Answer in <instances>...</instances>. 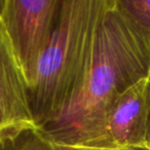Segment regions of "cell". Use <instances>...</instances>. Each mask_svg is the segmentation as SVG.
<instances>
[{
  "instance_id": "obj_4",
  "label": "cell",
  "mask_w": 150,
  "mask_h": 150,
  "mask_svg": "<svg viewBox=\"0 0 150 150\" xmlns=\"http://www.w3.org/2000/svg\"><path fill=\"white\" fill-rule=\"evenodd\" d=\"M149 77L139 80L113 102L99 136L86 146L109 149H147Z\"/></svg>"
},
{
  "instance_id": "obj_2",
  "label": "cell",
  "mask_w": 150,
  "mask_h": 150,
  "mask_svg": "<svg viewBox=\"0 0 150 150\" xmlns=\"http://www.w3.org/2000/svg\"><path fill=\"white\" fill-rule=\"evenodd\" d=\"M108 0H63L60 19L38 62L28 100L36 127L58 115L83 75L97 23Z\"/></svg>"
},
{
  "instance_id": "obj_5",
  "label": "cell",
  "mask_w": 150,
  "mask_h": 150,
  "mask_svg": "<svg viewBox=\"0 0 150 150\" xmlns=\"http://www.w3.org/2000/svg\"><path fill=\"white\" fill-rule=\"evenodd\" d=\"M34 127L27 82L0 20V144Z\"/></svg>"
},
{
  "instance_id": "obj_7",
  "label": "cell",
  "mask_w": 150,
  "mask_h": 150,
  "mask_svg": "<svg viewBox=\"0 0 150 150\" xmlns=\"http://www.w3.org/2000/svg\"><path fill=\"white\" fill-rule=\"evenodd\" d=\"M116 4L150 40V0H116Z\"/></svg>"
},
{
  "instance_id": "obj_3",
  "label": "cell",
  "mask_w": 150,
  "mask_h": 150,
  "mask_svg": "<svg viewBox=\"0 0 150 150\" xmlns=\"http://www.w3.org/2000/svg\"><path fill=\"white\" fill-rule=\"evenodd\" d=\"M63 0H0V20L20 64L28 90L38 62L58 25Z\"/></svg>"
},
{
  "instance_id": "obj_1",
  "label": "cell",
  "mask_w": 150,
  "mask_h": 150,
  "mask_svg": "<svg viewBox=\"0 0 150 150\" xmlns=\"http://www.w3.org/2000/svg\"><path fill=\"white\" fill-rule=\"evenodd\" d=\"M149 76V38L118 8L116 0H108L74 95L58 115L38 129L58 143L88 145L99 136L113 102Z\"/></svg>"
},
{
  "instance_id": "obj_6",
  "label": "cell",
  "mask_w": 150,
  "mask_h": 150,
  "mask_svg": "<svg viewBox=\"0 0 150 150\" xmlns=\"http://www.w3.org/2000/svg\"><path fill=\"white\" fill-rule=\"evenodd\" d=\"M0 150H148L109 149L86 145L58 143L47 138L38 127L25 129L0 144Z\"/></svg>"
},
{
  "instance_id": "obj_8",
  "label": "cell",
  "mask_w": 150,
  "mask_h": 150,
  "mask_svg": "<svg viewBox=\"0 0 150 150\" xmlns=\"http://www.w3.org/2000/svg\"><path fill=\"white\" fill-rule=\"evenodd\" d=\"M146 143H147V149L150 150V76H149V86H148V118H147Z\"/></svg>"
}]
</instances>
